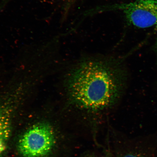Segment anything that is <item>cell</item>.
<instances>
[{"label":"cell","instance_id":"obj_1","mask_svg":"<svg viewBox=\"0 0 157 157\" xmlns=\"http://www.w3.org/2000/svg\"><path fill=\"white\" fill-rule=\"evenodd\" d=\"M127 80L126 71L114 59L82 60L71 70L66 78L68 103L88 112L103 111L120 99Z\"/></svg>","mask_w":157,"mask_h":157},{"label":"cell","instance_id":"obj_2","mask_svg":"<svg viewBox=\"0 0 157 157\" xmlns=\"http://www.w3.org/2000/svg\"><path fill=\"white\" fill-rule=\"evenodd\" d=\"M56 142L53 129L49 124L40 123L26 131L18 143V150L24 157H44L53 148Z\"/></svg>","mask_w":157,"mask_h":157},{"label":"cell","instance_id":"obj_3","mask_svg":"<svg viewBox=\"0 0 157 157\" xmlns=\"http://www.w3.org/2000/svg\"><path fill=\"white\" fill-rule=\"evenodd\" d=\"M112 10L123 12L129 22L139 28L157 25V0H136L129 3L116 4L98 8L94 12Z\"/></svg>","mask_w":157,"mask_h":157},{"label":"cell","instance_id":"obj_4","mask_svg":"<svg viewBox=\"0 0 157 157\" xmlns=\"http://www.w3.org/2000/svg\"><path fill=\"white\" fill-rule=\"evenodd\" d=\"M23 102L22 96L14 90H8L0 95V157L6 150L13 114Z\"/></svg>","mask_w":157,"mask_h":157},{"label":"cell","instance_id":"obj_5","mask_svg":"<svg viewBox=\"0 0 157 157\" xmlns=\"http://www.w3.org/2000/svg\"><path fill=\"white\" fill-rule=\"evenodd\" d=\"M118 157H143L140 155L137 154L136 153L133 152H127L123 153Z\"/></svg>","mask_w":157,"mask_h":157},{"label":"cell","instance_id":"obj_6","mask_svg":"<svg viewBox=\"0 0 157 157\" xmlns=\"http://www.w3.org/2000/svg\"><path fill=\"white\" fill-rule=\"evenodd\" d=\"M75 1L76 0H65V9L67 11Z\"/></svg>","mask_w":157,"mask_h":157},{"label":"cell","instance_id":"obj_7","mask_svg":"<svg viewBox=\"0 0 157 157\" xmlns=\"http://www.w3.org/2000/svg\"><path fill=\"white\" fill-rule=\"evenodd\" d=\"M156 30L157 32V25L156 26ZM156 55H157V41H156Z\"/></svg>","mask_w":157,"mask_h":157},{"label":"cell","instance_id":"obj_8","mask_svg":"<svg viewBox=\"0 0 157 157\" xmlns=\"http://www.w3.org/2000/svg\"><path fill=\"white\" fill-rule=\"evenodd\" d=\"M99 157H111V156H110L109 154H107L106 155H105L100 156Z\"/></svg>","mask_w":157,"mask_h":157}]
</instances>
